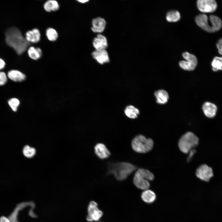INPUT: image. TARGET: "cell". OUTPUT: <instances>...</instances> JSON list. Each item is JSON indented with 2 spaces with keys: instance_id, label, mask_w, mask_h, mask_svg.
<instances>
[{
  "instance_id": "obj_10",
  "label": "cell",
  "mask_w": 222,
  "mask_h": 222,
  "mask_svg": "<svg viewBox=\"0 0 222 222\" xmlns=\"http://www.w3.org/2000/svg\"><path fill=\"white\" fill-rule=\"evenodd\" d=\"M93 58L99 63L103 64L109 62V59L105 49L96 50L92 53Z\"/></svg>"
},
{
  "instance_id": "obj_11",
  "label": "cell",
  "mask_w": 222,
  "mask_h": 222,
  "mask_svg": "<svg viewBox=\"0 0 222 222\" xmlns=\"http://www.w3.org/2000/svg\"><path fill=\"white\" fill-rule=\"evenodd\" d=\"M94 149L95 154L101 159H106L110 155V152L103 143H97L95 146Z\"/></svg>"
},
{
  "instance_id": "obj_14",
  "label": "cell",
  "mask_w": 222,
  "mask_h": 222,
  "mask_svg": "<svg viewBox=\"0 0 222 222\" xmlns=\"http://www.w3.org/2000/svg\"><path fill=\"white\" fill-rule=\"evenodd\" d=\"M93 45L96 50L105 49L108 47L106 38L101 34H98L94 38L92 42Z\"/></svg>"
},
{
  "instance_id": "obj_27",
  "label": "cell",
  "mask_w": 222,
  "mask_h": 222,
  "mask_svg": "<svg viewBox=\"0 0 222 222\" xmlns=\"http://www.w3.org/2000/svg\"><path fill=\"white\" fill-rule=\"evenodd\" d=\"M8 103L12 110L16 112L19 105L20 102L18 99L14 98L10 99L8 101Z\"/></svg>"
},
{
  "instance_id": "obj_18",
  "label": "cell",
  "mask_w": 222,
  "mask_h": 222,
  "mask_svg": "<svg viewBox=\"0 0 222 222\" xmlns=\"http://www.w3.org/2000/svg\"><path fill=\"white\" fill-rule=\"evenodd\" d=\"M124 112L126 117L132 119L137 118L140 113L139 109L134 106L131 105L127 106L125 108Z\"/></svg>"
},
{
  "instance_id": "obj_33",
  "label": "cell",
  "mask_w": 222,
  "mask_h": 222,
  "mask_svg": "<svg viewBox=\"0 0 222 222\" xmlns=\"http://www.w3.org/2000/svg\"><path fill=\"white\" fill-rule=\"evenodd\" d=\"M5 65V63L4 60L0 58V70L3 69Z\"/></svg>"
},
{
  "instance_id": "obj_20",
  "label": "cell",
  "mask_w": 222,
  "mask_h": 222,
  "mask_svg": "<svg viewBox=\"0 0 222 222\" xmlns=\"http://www.w3.org/2000/svg\"><path fill=\"white\" fill-rule=\"evenodd\" d=\"M142 200L147 203H151L155 200L156 196L153 191L148 189L144 190L141 195Z\"/></svg>"
},
{
  "instance_id": "obj_3",
  "label": "cell",
  "mask_w": 222,
  "mask_h": 222,
  "mask_svg": "<svg viewBox=\"0 0 222 222\" xmlns=\"http://www.w3.org/2000/svg\"><path fill=\"white\" fill-rule=\"evenodd\" d=\"M209 18V23L208 17L205 14H201L196 17L195 21L198 26L206 31L215 32L219 30L222 26L221 19L213 15H210Z\"/></svg>"
},
{
  "instance_id": "obj_22",
  "label": "cell",
  "mask_w": 222,
  "mask_h": 222,
  "mask_svg": "<svg viewBox=\"0 0 222 222\" xmlns=\"http://www.w3.org/2000/svg\"><path fill=\"white\" fill-rule=\"evenodd\" d=\"M197 63L187 60H182L179 62V65L183 69L187 71L194 70Z\"/></svg>"
},
{
  "instance_id": "obj_15",
  "label": "cell",
  "mask_w": 222,
  "mask_h": 222,
  "mask_svg": "<svg viewBox=\"0 0 222 222\" xmlns=\"http://www.w3.org/2000/svg\"><path fill=\"white\" fill-rule=\"evenodd\" d=\"M202 110L206 116L209 118H212L216 115L217 107L215 104L206 102L203 105Z\"/></svg>"
},
{
  "instance_id": "obj_6",
  "label": "cell",
  "mask_w": 222,
  "mask_h": 222,
  "mask_svg": "<svg viewBox=\"0 0 222 222\" xmlns=\"http://www.w3.org/2000/svg\"><path fill=\"white\" fill-rule=\"evenodd\" d=\"M199 141V138L191 132H188L179 139L178 146L182 152L187 154L198 145Z\"/></svg>"
},
{
  "instance_id": "obj_34",
  "label": "cell",
  "mask_w": 222,
  "mask_h": 222,
  "mask_svg": "<svg viewBox=\"0 0 222 222\" xmlns=\"http://www.w3.org/2000/svg\"><path fill=\"white\" fill-rule=\"evenodd\" d=\"M77 1L78 2H80V3H85L86 2H88V1H89L88 0H77Z\"/></svg>"
},
{
  "instance_id": "obj_13",
  "label": "cell",
  "mask_w": 222,
  "mask_h": 222,
  "mask_svg": "<svg viewBox=\"0 0 222 222\" xmlns=\"http://www.w3.org/2000/svg\"><path fill=\"white\" fill-rule=\"evenodd\" d=\"M25 38L30 43H37L40 41L41 39L40 31L37 28L29 30L26 33Z\"/></svg>"
},
{
  "instance_id": "obj_17",
  "label": "cell",
  "mask_w": 222,
  "mask_h": 222,
  "mask_svg": "<svg viewBox=\"0 0 222 222\" xmlns=\"http://www.w3.org/2000/svg\"><path fill=\"white\" fill-rule=\"evenodd\" d=\"M154 94L158 103L163 104L167 102L169 97L168 93L166 91L163 89L155 91Z\"/></svg>"
},
{
  "instance_id": "obj_2",
  "label": "cell",
  "mask_w": 222,
  "mask_h": 222,
  "mask_svg": "<svg viewBox=\"0 0 222 222\" xmlns=\"http://www.w3.org/2000/svg\"><path fill=\"white\" fill-rule=\"evenodd\" d=\"M137 169V167L128 162H121L109 163L108 166V173L113 174L117 180L126 179Z\"/></svg>"
},
{
  "instance_id": "obj_5",
  "label": "cell",
  "mask_w": 222,
  "mask_h": 222,
  "mask_svg": "<svg viewBox=\"0 0 222 222\" xmlns=\"http://www.w3.org/2000/svg\"><path fill=\"white\" fill-rule=\"evenodd\" d=\"M133 150L136 152L145 153L150 151L153 147L154 142L150 138H147L140 134L133 138L131 143Z\"/></svg>"
},
{
  "instance_id": "obj_9",
  "label": "cell",
  "mask_w": 222,
  "mask_h": 222,
  "mask_svg": "<svg viewBox=\"0 0 222 222\" xmlns=\"http://www.w3.org/2000/svg\"><path fill=\"white\" fill-rule=\"evenodd\" d=\"M197 5L199 10L204 13L213 12L217 7L216 2L214 0H198Z\"/></svg>"
},
{
  "instance_id": "obj_7",
  "label": "cell",
  "mask_w": 222,
  "mask_h": 222,
  "mask_svg": "<svg viewBox=\"0 0 222 222\" xmlns=\"http://www.w3.org/2000/svg\"><path fill=\"white\" fill-rule=\"evenodd\" d=\"M88 212L86 220L89 222L98 221L103 214L102 212L98 208L97 204L94 201H92L89 203Z\"/></svg>"
},
{
  "instance_id": "obj_23",
  "label": "cell",
  "mask_w": 222,
  "mask_h": 222,
  "mask_svg": "<svg viewBox=\"0 0 222 222\" xmlns=\"http://www.w3.org/2000/svg\"><path fill=\"white\" fill-rule=\"evenodd\" d=\"M166 19L169 22H176L180 18V15L177 10H171L168 12L166 15Z\"/></svg>"
},
{
  "instance_id": "obj_4",
  "label": "cell",
  "mask_w": 222,
  "mask_h": 222,
  "mask_svg": "<svg viewBox=\"0 0 222 222\" xmlns=\"http://www.w3.org/2000/svg\"><path fill=\"white\" fill-rule=\"evenodd\" d=\"M154 178V174L149 170L139 168L135 173L133 182L138 188L145 190L148 189L150 187L149 181L153 180Z\"/></svg>"
},
{
  "instance_id": "obj_25",
  "label": "cell",
  "mask_w": 222,
  "mask_h": 222,
  "mask_svg": "<svg viewBox=\"0 0 222 222\" xmlns=\"http://www.w3.org/2000/svg\"><path fill=\"white\" fill-rule=\"evenodd\" d=\"M212 70L215 72L222 70V57H216L211 63Z\"/></svg>"
},
{
  "instance_id": "obj_8",
  "label": "cell",
  "mask_w": 222,
  "mask_h": 222,
  "mask_svg": "<svg viewBox=\"0 0 222 222\" xmlns=\"http://www.w3.org/2000/svg\"><path fill=\"white\" fill-rule=\"evenodd\" d=\"M196 176L200 180L208 182L213 176L212 168L205 164L200 165L196 171Z\"/></svg>"
},
{
  "instance_id": "obj_28",
  "label": "cell",
  "mask_w": 222,
  "mask_h": 222,
  "mask_svg": "<svg viewBox=\"0 0 222 222\" xmlns=\"http://www.w3.org/2000/svg\"><path fill=\"white\" fill-rule=\"evenodd\" d=\"M182 56L186 60L197 63V59L195 56L194 55L187 52H185L183 53Z\"/></svg>"
},
{
  "instance_id": "obj_21",
  "label": "cell",
  "mask_w": 222,
  "mask_h": 222,
  "mask_svg": "<svg viewBox=\"0 0 222 222\" xmlns=\"http://www.w3.org/2000/svg\"><path fill=\"white\" fill-rule=\"evenodd\" d=\"M60 7L58 2L56 0H49L45 2L43 8L47 12L55 11L59 10Z\"/></svg>"
},
{
  "instance_id": "obj_19",
  "label": "cell",
  "mask_w": 222,
  "mask_h": 222,
  "mask_svg": "<svg viewBox=\"0 0 222 222\" xmlns=\"http://www.w3.org/2000/svg\"><path fill=\"white\" fill-rule=\"evenodd\" d=\"M29 56L32 59L37 60L40 58L42 55V51L39 47L33 46L29 47L27 50Z\"/></svg>"
},
{
  "instance_id": "obj_12",
  "label": "cell",
  "mask_w": 222,
  "mask_h": 222,
  "mask_svg": "<svg viewBox=\"0 0 222 222\" xmlns=\"http://www.w3.org/2000/svg\"><path fill=\"white\" fill-rule=\"evenodd\" d=\"M92 30L94 32H102L105 27L106 22L103 18L98 17L93 19L92 22Z\"/></svg>"
},
{
  "instance_id": "obj_26",
  "label": "cell",
  "mask_w": 222,
  "mask_h": 222,
  "mask_svg": "<svg viewBox=\"0 0 222 222\" xmlns=\"http://www.w3.org/2000/svg\"><path fill=\"white\" fill-rule=\"evenodd\" d=\"M23 152V154L26 157L31 158L35 155L36 150L34 148L31 147L28 145H26L24 147Z\"/></svg>"
},
{
  "instance_id": "obj_1",
  "label": "cell",
  "mask_w": 222,
  "mask_h": 222,
  "mask_svg": "<svg viewBox=\"0 0 222 222\" xmlns=\"http://www.w3.org/2000/svg\"><path fill=\"white\" fill-rule=\"evenodd\" d=\"M5 35L7 44L12 47L19 55L24 52L31 44L17 27L8 28L6 31Z\"/></svg>"
},
{
  "instance_id": "obj_29",
  "label": "cell",
  "mask_w": 222,
  "mask_h": 222,
  "mask_svg": "<svg viewBox=\"0 0 222 222\" xmlns=\"http://www.w3.org/2000/svg\"><path fill=\"white\" fill-rule=\"evenodd\" d=\"M7 81V77L6 73L3 72H0V86L5 84Z\"/></svg>"
},
{
  "instance_id": "obj_30",
  "label": "cell",
  "mask_w": 222,
  "mask_h": 222,
  "mask_svg": "<svg viewBox=\"0 0 222 222\" xmlns=\"http://www.w3.org/2000/svg\"><path fill=\"white\" fill-rule=\"evenodd\" d=\"M216 47L219 53L222 55V38L217 42L216 43Z\"/></svg>"
},
{
  "instance_id": "obj_31",
  "label": "cell",
  "mask_w": 222,
  "mask_h": 222,
  "mask_svg": "<svg viewBox=\"0 0 222 222\" xmlns=\"http://www.w3.org/2000/svg\"><path fill=\"white\" fill-rule=\"evenodd\" d=\"M196 150L194 149H192L190 151V152H189V154L187 158V161H190V160H191Z\"/></svg>"
},
{
  "instance_id": "obj_32",
  "label": "cell",
  "mask_w": 222,
  "mask_h": 222,
  "mask_svg": "<svg viewBox=\"0 0 222 222\" xmlns=\"http://www.w3.org/2000/svg\"><path fill=\"white\" fill-rule=\"evenodd\" d=\"M0 222H11V221L9 219L3 216L0 218Z\"/></svg>"
},
{
  "instance_id": "obj_24",
  "label": "cell",
  "mask_w": 222,
  "mask_h": 222,
  "mask_svg": "<svg viewBox=\"0 0 222 222\" xmlns=\"http://www.w3.org/2000/svg\"><path fill=\"white\" fill-rule=\"evenodd\" d=\"M46 35L48 40L51 41H54L58 38L57 31L52 28H48L46 30Z\"/></svg>"
},
{
  "instance_id": "obj_16",
  "label": "cell",
  "mask_w": 222,
  "mask_h": 222,
  "mask_svg": "<svg viewBox=\"0 0 222 222\" xmlns=\"http://www.w3.org/2000/svg\"><path fill=\"white\" fill-rule=\"evenodd\" d=\"M7 75L9 79L15 82H22L24 80L26 77L24 74L20 71L15 70L9 71Z\"/></svg>"
}]
</instances>
